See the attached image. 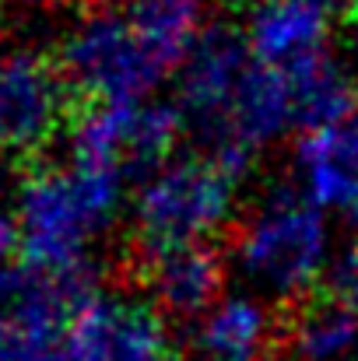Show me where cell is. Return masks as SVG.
<instances>
[{"mask_svg":"<svg viewBox=\"0 0 358 361\" xmlns=\"http://www.w3.org/2000/svg\"><path fill=\"white\" fill-rule=\"evenodd\" d=\"M274 305L246 288L225 291L190 334L197 361H267L278 348Z\"/></svg>","mask_w":358,"mask_h":361,"instance_id":"cell-10","label":"cell"},{"mask_svg":"<svg viewBox=\"0 0 358 361\" xmlns=\"http://www.w3.org/2000/svg\"><path fill=\"white\" fill-rule=\"evenodd\" d=\"M92 4H99V0H92Z\"/></svg>","mask_w":358,"mask_h":361,"instance_id":"cell-22","label":"cell"},{"mask_svg":"<svg viewBox=\"0 0 358 361\" xmlns=\"http://www.w3.org/2000/svg\"><path fill=\"white\" fill-rule=\"evenodd\" d=\"M355 316H358V309H355Z\"/></svg>","mask_w":358,"mask_h":361,"instance_id":"cell-23","label":"cell"},{"mask_svg":"<svg viewBox=\"0 0 358 361\" xmlns=\"http://www.w3.org/2000/svg\"><path fill=\"white\" fill-rule=\"evenodd\" d=\"M323 295L330 302L358 309V242L341 245L334 252V259L327 267V277H323Z\"/></svg>","mask_w":358,"mask_h":361,"instance_id":"cell-16","label":"cell"},{"mask_svg":"<svg viewBox=\"0 0 358 361\" xmlns=\"http://www.w3.org/2000/svg\"><path fill=\"white\" fill-rule=\"evenodd\" d=\"M169 323L148 298L81 291L71 316V361H169Z\"/></svg>","mask_w":358,"mask_h":361,"instance_id":"cell-6","label":"cell"},{"mask_svg":"<svg viewBox=\"0 0 358 361\" xmlns=\"http://www.w3.org/2000/svg\"><path fill=\"white\" fill-rule=\"evenodd\" d=\"M292 361H352L358 358V316L352 305L320 298L306 305L288 330Z\"/></svg>","mask_w":358,"mask_h":361,"instance_id":"cell-15","label":"cell"},{"mask_svg":"<svg viewBox=\"0 0 358 361\" xmlns=\"http://www.w3.org/2000/svg\"><path fill=\"white\" fill-rule=\"evenodd\" d=\"M302 137H313V140H316L323 151H330L341 165H348V169L358 172V106L341 126L320 130V133H302Z\"/></svg>","mask_w":358,"mask_h":361,"instance_id":"cell-17","label":"cell"},{"mask_svg":"<svg viewBox=\"0 0 358 361\" xmlns=\"http://www.w3.org/2000/svg\"><path fill=\"white\" fill-rule=\"evenodd\" d=\"M288 81H292L295 120H299L302 133L334 130V126H341L355 113L358 106L355 78L334 56H323V60L288 74Z\"/></svg>","mask_w":358,"mask_h":361,"instance_id":"cell-14","label":"cell"},{"mask_svg":"<svg viewBox=\"0 0 358 361\" xmlns=\"http://www.w3.org/2000/svg\"><path fill=\"white\" fill-rule=\"evenodd\" d=\"M18 245V214H14V197H7L0 183V256H7Z\"/></svg>","mask_w":358,"mask_h":361,"instance_id":"cell-18","label":"cell"},{"mask_svg":"<svg viewBox=\"0 0 358 361\" xmlns=\"http://www.w3.org/2000/svg\"><path fill=\"white\" fill-rule=\"evenodd\" d=\"M71 85L60 63L32 46L0 53V151L35 154L67 123Z\"/></svg>","mask_w":358,"mask_h":361,"instance_id":"cell-5","label":"cell"},{"mask_svg":"<svg viewBox=\"0 0 358 361\" xmlns=\"http://www.w3.org/2000/svg\"><path fill=\"white\" fill-rule=\"evenodd\" d=\"M119 11L133 25V32L148 42V49L176 74L208 25V0H123Z\"/></svg>","mask_w":358,"mask_h":361,"instance_id":"cell-13","label":"cell"},{"mask_svg":"<svg viewBox=\"0 0 358 361\" xmlns=\"http://www.w3.org/2000/svg\"><path fill=\"white\" fill-rule=\"evenodd\" d=\"M7 284H11V274L0 270V309H4V298H7Z\"/></svg>","mask_w":358,"mask_h":361,"instance_id":"cell-20","label":"cell"},{"mask_svg":"<svg viewBox=\"0 0 358 361\" xmlns=\"http://www.w3.org/2000/svg\"><path fill=\"white\" fill-rule=\"evenodd\" d=\"M253 158L232 151L176 154L151 169L130 197V235L144 256L211 245L239 218V197Z\"/></svg>","mask_w":358,"mask_h":361,"instance_id":"cell-2","label":"cell"},{"mask_svg":"<svg viewBox=\"0 0 358 361\" xmlns=\"http://www.w3.org/2000/svg\"><path fill=\"white\" fill-rule=\"evenodd\" d=\"M78 298L74 281L35 270L11 274L0 309V361H71V316Z\"/></svg>","mask_w":358,"mask_h":361,"instance_id":"cell-7","label":"cell"},{"mask_svg":"<svg viewBox=\"0 0 358 361\" xmlns=\"http://www.w3.org/2000/svg\"><path fill=\"white\" fill-rule=\"evenodd\" d=\"M56 63L71 92L92 102H148L169 78L119 7L85 11L64 32Z\"/></svg>","mask_w":358,"mask_h":361,"instance_id":"cell-4","label":"cell"},{"mask_svg":"<svg viewBox=\"0 0 358 361\" xmlns=\"http://www.w3.org/2000/svg\"><path fill=\"white\" fill-rule=\"evenodd\" d=\"M229 4H236V7H246V11H253L256 4H263V0H229Z\"/></svg>","mask_w":358,"mask_h":361,"instance_id":"cell-21","label":"cell"},{"mask_svg":"<svg viewBox=\"0 0 358 361\" xmlns=\"http://www.w3.org/2000/svg\"><path fill=\"white\" fill-rule=\"evenodd\" d=\"M148 302L169 319L197 323L225 295V259L215 245H183L144 256Z\"/></svg>","mask_w":358,"mask_h":361,"instance_id":"cell-11","label":"cell"},{"mask_svg":"<svg viewBox=\"0 0 358 361\" xmlns=\"http://www.w3.org/2000/svg\"><path fill=\"white\" fill-rule=\"evenodd\" d=\"M345 21H348V39L358 49V0H348L345 4Z\"/></svg>","mask_w":358,"mask_h":361,"instance_id":"cell-19","label":"cell"},{"mask_svg":"<svg viewBox=\"0 0 358 361\" xmlns=\"http://www.w3.org/2000/svg\"><path fill=\"white\" fill-rule=\"evenodd\" d=\"M334 252V228L320 207L299 190H270L239 218L229 263L246 291L274 305L323 288Z\"/></svg>","mask_w":358,"mask_h":361,"instance_id":"cell-3","label":"cell"},{"mask_svg":"<svg viewBox=\"0 0 358 361\" xmlns=\"http://www.w3.org/2000/svg\"><path fill=\"white\" fill-rule=\"evenodd\" d=\"M295 126L299 120H295V95H292L288 74L270 71L253 60L232 102V113L225 120V130L211 144V151H232L242 158H253L256 151L288 137Z\"/></svg>","mask_w":358,"mask_h":361,"instance_id":"cell-12","label":"cell"},{"mask_svg":"<svg viewBox=\"0 0 358 361\" xmlns=\"http://www.w3.org/2000/svg\"><path fill=\"white\" fill-rule=\"evenodd\" d=\"M338 0H263L246 14V46L256 63L295 74L330 56Z\"/></svg>","mask_w":358,"mask_h":361,"instance_id":"cell-9","label":"cell"},{"mask_svg":"<svg viewBox=\"0 0 358 361\" xmlns=\"http://www.w3.org/2000/svg\"><path fill=\"white\" fill-rule=\"evenodd\" d=\"M249 67L253 53L246 46V35L229 25H211L186 63L176 71V106L186 126H193L208 144L222 137Z\"/></svg>","mask_w":358,"mask_h":361,"instance_id":"cell-8","label":"cell"},{"mask_svg":"<svg viewBox=\"0 0 358 361\" xmlns=\"http://www.w3.org/2000/svg\"><path fill=\"white\" fill-rule=\"evenodd\" d=\"M126 169L71 154L64 165L32 169L14 190L18 249L28 270L81 284L95 245L130 211Z\"/></svg>","mask_w":358,"mask_h":361,"instance_id":"cell-1","label":"cell"}]
</instances>
